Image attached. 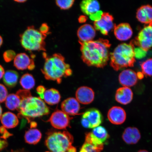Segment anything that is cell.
Instances as JSON below:
<instances>
[{
  "mask_svg": "<svg viewBox=\"0 0 152 152\" xmlns=\"http://www.w3.org/2000/svg\"><path fill=\"white\" fill-rule=\"evenodd\" d=\"M79 43L82 58L87 65L103 68L106 65L109 59V49L111 46L109 40L100 39Z\"/></svg>",
  "mask_w": 152,
  "mask_h": 152,
  "instance_id": "6da1fadb",
  "label": "cell"
},
{
  "mask_svg": "<svg viewBox=\"0 0 152 152\" xmlns=\"http://www.w3.org/2000/svg\"><path fill=\"white\" fill-rule=\"evenodd\" d=\"M43 56L45 61L41 71L48 80L56 81L60 84L63 78L72 75L70 66L66 63L65 59L61 54H55L48 56L43 53Z\"/></svg>",
  "mask_w": 152,
  "mask_h": 152,
  "instance_id": "7a4b0ae2",
  "label": "cell"
},
{
  "mask_svg": "<svg viewBox=\"0 0 152 152\" xmlns=\"http://www.w3.org/2000/svg\"><path fill=\"white\" fill-rule=\"evenodd\" d=\"M134 44L122 43L118 45L110 54V65L116 71L134 66L135 62Z\"/></svg>",
  "mask_w": 152,
  "mask_h": 152,
  "instance_id": "3957f363",
  "label": "cell"
},
{
  "mask_svg": "<svg viewBox=\"0 0 152 152\" xmlns=\"http://www.w3.org/2000/svg\"><path fill=\"white\" fill-rule=\"evenodd\" d=\"M18 111V117L25 118L28 122L32 119L49 113V109L45 102L40 98L32 96L22 100Z\"/></svg>",
  "mask_w": 152,
  "mask_h": 152,
  "instance_id": "277c9868",
  "label": "cell"
},
{
  "mask_svg": "<svg viewBox=\"0 0 152 152\" xmlns=\"http://www.w3.org/2000/svg\"><path fill=\"white\" fill-rule=\"evenodd\" d=\"M20 37L21 45L25 50L46 51L45 41L47 35L41 33L34 26H28Z\"/></svg>",
  "mask_w": 152,
  "mask_h": 152,
  "instance_id": "5b68a950",
  "label": "cell"
},
{
  "mask_svg": "<svg viewBox=\"0 0 152 152\" xmlns=\"http://www.w3.org/2000/svg\"><path fill=\"white\" fill-rule=\"evenodd\" d=\"M74 141L73 136L66 131L48 133L45 144L50 152H67Z\"/></svg>",
  "mask_w": 152,
  "mask_h": 152,
  "instance_id": "8992f818",
  "label": "cell"
},
{
  "mask_svg": "<svg viewBox=\"0 0 152 152\" xmlns=\"http://www.w3.org/2000/svg\"><path fill=\"white\" fill-rule=\"evenodd\" d=\"M109 137V134L105 128L99 126L93 129L91 132L86 134L85 142L92 144L98 152H100L103 149L104 144Z\"/></svg>",
  "mask_w": 152,
  "mask_h": 152,
  "instance_id": "52a82bcc",
  "label": "cell"
},
{
  "mask_svg": "<svg viewBox=\"0 0 152 152\" xmlns=\"http://www.w3.org/2000/svg\"><path fill=\"white\" fill-rule=\"evenodd\" d=\"M102 121V115L99 110L92 109L83 113L81 123L82 126L86 128L94 129L99 126Z\"/></svg>",
  "mask_w": 152,
  "mask_h": 152,
  "instance_id": "ba28073f",
  "label": "cell"
},
{
  "mask_svg": "<svg viewBox=\"0 0 152 152\" xmlns=\"http://www.w3.org/2000/svg\"><path fill=\"white\" fill-rule=\"evenodd\" d=\"M135 44L146 51L152 47V22L144 26L138 34Z\"/></svg>",
  "mask_w": 152,
  "mask_h": 152,
  "instance_id": "9c48e42d",
  "label": "cell"
},
{
  "mask_svg": "<svg viewBox=\"0 0 152 152\" xmlns=\"http://www.w3.org/2000/svg\"><path fill=\"white\" fill-rule=\"evenodd\" d=\"M72 118L62 111L57 110L52 114L48 121L54 128L62 130L70 126V121Z\"/></svg>",
  "mask_w": 152,
  "mask_h": 152,
  "instance_id": "30bf717a",
  "label": "cell"
},
{
  "mask_svg": "<svg viewBox=\"0 0 152 152\" xmlns=\"http://www.w3.org/2000/svg\"><path fill=\"white\" fill-rule=\"evenodd\" d=\"M113 16L107 12L103 13L101 18L94 23V27L96 30L100 31L104 35H108L109 32L115 26L113 23Z\"/></svg>",
  "mask_w": 152,
  "mask_h": 152,
  "instance_id": "8fae6325",
  "label": "cell"
},
{
  "mask_svg": "<svg viewBox=\"0 0 152 152\" xmlns=\"http://www.w3.org/2000/svg\"><path fill=\"white\" fill-rule=\"evenodd\" d=\"M76 99L79 103L87 104L93 102L94 98V92L90 87L82 86L79 87L76 91Z\"/></svg>",
  "mask_w": 152,
  "mask_h": 152,
  "instance_id": "7c38bea8",
  "label": "cell"
},
{
  "mask_svg": "<svg viewBox=\"0 0 152 152\" xmlns=\"http://www.w3.org/2000/svg\"><path fill=\"white\" fill-rule=\"evenodd\" d=\"M126 113L124 109L119 106H113L110 109L107 114L110 122L115 125H121L125 122Z\"/></svg>",
  "mask_w": 152,
  "mask_h": 152,
  "instance_id": "4fadbf2b",
  "label": "cell"
},
{
  "mask_svg": "<svg viewBox=\"0 0 152 152\" xmlns=\"http://www.w3.org/2000/svg\"><path fill=\"white\" fill-rule=\"evenodd\" d=\"M77 35L79 39V42H88L93 41L96 37V30L91 25L85 24L79 28Z\"/></svg>",
  "mask_w": 152,
  "mask_h": 152,
  "instance_id": "5bb4252c",
  "label": "cell"
},
{
  "mask_svg": "<svg viewBox=\"0 0 152 152\" xmlns=\"http://www.w3.org/2000/svg\"><path fill=\"white\" fill-rule=\"evenodd\" d=\"M62 111L69 115H79L80 106L76 99L69 98L64 100L61 104Z\"/></svg>",
  "mask_w": 152,
  "mask_h": 152,
  "instance_id": "9a60e30c",
  "label": "cell"
},
{
  "mask_svg": "<svg viewBox=\"0 0 152 152\" xmlns=\"http://www.w3.org/2000/svg\"><path fill=\"white\" fill-rule=\"evenodd\" d=\"M137 74L130 69L124 70L120 74L119 81L124 87H131L135 85L137 82Z\"/></svg>",
  "mask_w": 152,
  "mask_h": 152,
  "instance_id": "2e32d148",
  "label": "cell"
},
{
  "mask_svg": "<svg viewBox=\"0 0 152 152\" xmlns=\"http://www.w3.org/2000/svg\"><path fill=\"white\" fill-rule=\"evenodd\" d=\"M114 32L115 37L121 41L128 40L133 35L132 28L128 23H121L115 25Z\"/></svg>",
  "mask_w": 152,
  "mask_h": 152,
  "instance_id": "e0dca14e",
  "label": "cell"
},
{
  "mask_svg": "<svg viewBox=\"0 0 152 152\" xmlns=\"http://www.w3.org/2000/svg\"><path fill=\"white\" fill-rule=\"evenodd\" d=\"M133 97L132 91L129 87H121L116 92L115 100L121 104L125 105L130 103L132 100Z\"/></svg>",
  "mask_w": 152,
  "mask_h": 152,
  "instance_id": "ac0fdd59",
  "label": "cell"
},
{
  "mask_svg": "<svg viewBox=\"0 0 152 152\" xmlns=\"http://www.w3.org/2000/svg\"><path fill=\"white\" fill-rule=\"evenodd\" d=\"M140 138V131L135 127H128L125 129L122 134L124 141L129 144L137 143Z\"/></svg>",
  "mask_w": 152,
  "mask_h": 152,
  "instance_id": "d6986e66",
  "label": "cell"
},
{
  "mask_svg": "<svg viewBox=\"0 0 152 152\" xmlns=\"http://www.w3.org/2000/svg\"><path fill=\"white\" fill-rule=\"evenodd\" d=\"M136 18L142 23L147 24L152 22V7L149 5L142 6L138 8Z\"/></svg>",
  "mask_w": 152,
  "mask_h": 152,
  "instance_id": "ffe728a7",
  "label": "cell"
},
{
  "mask_svg": "<svg viewBox=\"0 0 152 152\" xmlns=\"http://www.w3.org/2000/svg\"><path fill=\"white\" fill-rule=\"evenodd\" d=\"M80 8L83 14L91 16L100 11L99 2L96 0H85L82 1Z\"/></svg>",
  "mask_w": 152,
  "mask_h": 152,
  "instance_id": "44dd1931",
  "label": "cell"
},
{
  "mask_svg": "<svg viewBox=\"0 0 152 152\" xmlns=\"http://www.w3.org/2000/svg\"><path fill=\"white\" fill-rule=\"evenodd\" d=\"M33 59H30L26 53H21L17 55L14 60V65L17 69L25 70L31 64Z\"/></svg>",
  "mask_w": 152,
  "mask_h": 152,
  "instance_id": "7402d4cb",
  "label": "cell"
},
{
  "mask_svg": "<svg viewBox=\"0 0 152 152\" xmlns=\"http://www.w3.org/2000/svg\"><path fill=\"white\" fill-rule=\"evenodd\" d=\"M1 120L3 126L7 129L14 128L19 123L18 117L15 114L10 112L3 114Z\"/></svg>",
  "mask_w": 152,
  "mask_h": 152,
  "instance_id": "603a6c76",
  "label": "cell"
},
{
  "mask_svg": "<svg viewBox=\"0 0 152 152\" xmlns=\"http://www.w3.org/2000/svg\"><path fill=\"white\" fill-rule=\"evenodd\" d=\"M61 98L60 93L58 90L54 88H51L45 91L43 99L47 104L53 105L58 103Z\"/></svg>",
  "mask_w": 152,
  "mask_h": 152,
  "instance_id": "cb8c5ba5",
  "label": "cell"
},
{
  "mask_svg": "<svg viewBox=\"0 0 152 152\" xmlns=\"http://www.w3.org/2000/svg\"><path fill=\"white\" fill-rule=\"evenodd\" d=\"M41 133L37 129H31L26 131L24 135V139L26 143L35 145L41 140Z\"/></svg>",
  "mask_w": 152,
  "mask_h": 152,
  "instance_id": "d4e9b609",
  "label": "cell"
},
{
  "mask_svg": "<svg viewBox=\"0 0 152 152\" xmlns=\"http://www.w3.org/2000/svg\"><path fill=\"white\" fill-rule=\"evenodd\" d=\"M22 100L17 94H11L7 96L5 100V106L8 109L12 111L19 109Z\"/></svg>",
  "mask_w": 152,
  "mask_h": 152,
  "instance_id": "484cf974",
  "label": "cell"
},
{
  "mask_svg": "<svg viewBox=\"0 0 152 152\" xmlns=\"http://www.w3.org/2000/svg\"><path fill=\"white\" fill-rule=\"evenodd\" d=\"M3 77L4 82L6 85L12 88L14 87L18 83L19 75L16 71L8 70L5 72Z\"/></svg>",
  "mask_w": 152,
  "mask_h": 152,
  "instance_id": "4316f807",
  "label": "cell"
},
{
  "mask_svg": "<svg viewBox=\"0 0 152 152\" xmlns=\"http://www.w3.org/2000/svg\"><path fill=\"white\" fill-rule=\"evenodd\" d=\"M20 83L25 90L29 91L35 86V81L33 75L29 73H26L21 78Z\"/></svg>",
  "mask_w": 152,
  "mask_h": 152,
  "instance_id": "83f0119b",
  "label": "cell"
},
{
  "mask_svg": "<svg viewBox=\"0 0 152 152\" xmlns=\"http://www.w3.org/2000/svg\"><path fill=\"white\" fill-rule=\"evenodd\" d=\"M142 73L149 77H152V58L148 59L141 64Z\"/></svg>",
  "mask_w": 152,
  "mask_h": 152,
  "instance_id": "f1b7e54d",
  "label": "cell"
},
{
  "mask_svg": "<svg viewBox=\"0 0 152 152\" xmlns=\"http://www.w3.org/2000/svg\"><path fill=\"white\" fill-rule=\"evenodd\" d=\"M75 1L73 0H58L56 1V3L61 9L67 10L71 8Z\"/></svg>",
  "mask_w": 152,
  "mask_h": 152,
  "instance_id": "f546056e",
  "label": "cell"
},
{
  "mask_svg": "<svg viewBox=\"0 0 152 152\" xmlns=\"http://www.w3.org/2000/svg\"><path fill=\"white\" fill-rule=\"evenodd\" d=\"M16 56V53L14 51L11 50L5 51L3 55L4 59L7 62H10L14 60Z\"/></svg>",
  "mask_w": 152,
  "mask_h": 152,
  "instance_id": "4dcf8cb0",
  "label": "cell"
},
{
  "mask_svg": "<svg viewBox=\"0 0 152 152\" xmlns=\"http://www.w3.org/2000/svg\"><path fill=\"white\" fill-rule=\"evenodd\" d=\"M8 96V92L4 85L0 83V103L4 102Z\"/></svg>",
  "mask_w": 152,
  "mask_h": 152,
  "instance_id": "1f68e13d",
  "label": "cell"
},
{
  "mask_svg": "<svg viewBox=\"0 0 152 152\" xmlns=\"http://www.w3.org/2000/svg\"><path fill=\"white\" fill-rule=\"evenodd\" d=\"M147 51L144 50L140 47L136 48H134L135 57L137 58H143L147 54Z\"/></svg>",
  "mask_w": 152,
  "mask_h": 152,
  "instance_id": "d6a6232c",
  "label": "cell"
},
{
  "mask_svg": "<svg viewBox=\"0 0 152 152\" xmlns=\"http://www.w3.org/2000/svg\"><path fill=\"white\" fill-rule=\"evenodd\" d=\"M16 94L20 97L21 100L31 96V93L29 91L26 90H19L17 92Z\"/></svg>",
  "mask_w": 152,
  "mask_h": 152,
  "instance_id": "836d02e7",
  "label": "cell"
},
{
  "mask_svg": "<svg viewBox=\"0 0 152 152\" xmlns=\"http://www.w3.org/2000/svg\"><path fill=\"white\" fill-rule=\"evenodd\" d=\"M103 12L102 11H99L95 14L90 16V18L91 20H94L95 22L99 20L102 18Z\"/></svg>",
  "mask_w": 152,
  "mask_h": 152,
  "instance_id": "e575fe53",
  "label": "cell"
},
{
  "mask_svg": "<svg viewBox=\"0 0 152 152\" xmlns=\"http://www.w3.org/2000/svg\"><path fill=\"white\" fill-rule=\"evenodd\" d=\"M45 91L46 90L45 87L42 86H39L37 88V93L39 95V98L42 99H43Z\"/></svg>",
  "mask_w": 152,
  "mask_h": 152,
  "instance_id": "d590c367",
  "label": "cell"
},
{
  "mask_svg": "<svg viewBox=\"0 0 152 152\" xmlns=\"http://www.w3.org/2000/svg\"><path fill=\"white\" fill-rule=\"evenodd\" d=\"M49 30V27L46 23H43L39 28V31L42 33L47 35Z\"/></svg>",
  "mask_w": 152,
  "mask_h": 152,
  "instance_id": "8d00e7d4",
  "label": "cell"
},
{
  "mask_svg": "<svg viewBox=\"0 0 152 152\" xmlns=\"http://www.w3.org/2000/svg\"><path fill=\"white\" fill-rule=\"evenodd\" d=\"M8 145V143L7 140L3 139L0 137V151L5 149Z\"/></svg>",
  "mask_w": 152,
  "mask_h": 152,
  "instance_id": "74e56055",
  "label": "cell"
},
{
  "mask_svg": "<svg viewBox=\"0 0 152 152\" xmlns=\"http://www.w3.org/2000/svg\"><path fill=\"white\" fill-rule=\"evenodd\" d=\"M87 18L85 16H81L79 18V21L80 23H83L86 21Z\"/></svg>",
  "mask_w": 152,
  "mask_h": 152,
  "instance_id": "f35d334b",
  "label": "cell"
},
{
  "mask_svg": "<svg viewBox=\"0 0 152 152\" xmlns=\"http://www.w3.org/2000/svg\"><path fill=\"white\" fill-rule=\"evenodd\" d=\"M5 73L4 68L2 66L0 65V80L3 77Z\"/></svg>",
  "mask_w": 152,
  "mask_h": 152,
  "instance_id": "ab89813d",
  "label": "cell"
},
{
  "mask_svg": "<svg viewBox=\"0 0 152 152\" xmlns=\"http://www.w3.org/2000/svg\"><path fill=\"white\" fill-rule=\"evenodd\" d=\"M35 63H34V60H33L32 61L31 64L28 66V69L30 70V71H32V70H33L35 68Z\"/></svg>",
  "mask_w": 152,
  "mask_h": 152,
  "instance_id": "60d3db41",
  "label": "cell"
},
{
  "mask_svg": "<svg viewBox=\"0 0 152 152\" xmlns=\"http://www.w3.org/2000/svg\"><path fill=\"white\" fill-rule=\"evenodd\" d=\"M6 129L3 126L0 127V134L2 135L7 131Z\"/></svg>",
  "mask_w": 152,
  "mask_h": 152,
  "instance_id": "b9f144b4",
  "label": "cell"
},
{
  "mask_svg": "<svg viewBox=\"0 0 152 152\" xmlns=\"http://www.w3.org/2000/svg\"><path fill=\"white\" fill-rule=\"evenodd\" d=\"M37 124L35 121H32L30 123V126L31 129H34L37 127Z\"/></svg>",
  "mask_w": 152,
  "mask_h": 152,
  "instance_id": "7bdbcfd3",
  "label": "cell"
},
{
  "mask_svg": "<svg viewBox=\"0 0 152 152\" xmlns=\"http://www.w3.org/2000/svg\"><path fill=\"white\" fill-rule=\"evenodd\" d=\"M67 152H77L76 148L72 146V147L68 149Z\"/></svg>",
  "mask_w": 152,
  "mask_h": 152,
  "instance_id": "ee69618b",
  "label": "cell"
},
{
  "mask_svg": "<svg viewBox=\"0 0 152 152\" xmlns=\"http://www.w3.org/2000/svg\"><path fill=\"white\" fill-rule=\"evenodd\" d=\"M9 152H27L24 149H17L16 150H11V151Z\"/></svg>",
  "mask_w": 152,
  "mask_h": 152,
  "instance_id": "f6af8a7d",
  "label": "cell"
},
{
  "mask_svg": "<svg viewBox=\"0 0 152 152\" xmlns=\"http://www.w3.org/2000/svg\"><path fill=\"white\" fill-rule=\"evenodd\" d=\"M15 1L18 3H23L25 2L26 1H26L25 0H16V1Z\"/></svg>",
  "mask_w": 152,
  "mask_h": 152,
  "instance_id": "bcb514c9",
  "label": "cell"
},
{
  "mask_svg": "<svg viewBox=\"0 0 152 152\" xmlns=\"http://www.w3.org/2000/svg\"><path fill=\"white\" fill-rule=\"evenodd\" d=\"M90 152H98L97 151V150L96 149V148H95L94 147H93L92 149H91V151Z\"/></svg>",
  "mask_w": 152,
  "mask_h": 152,
  "instance_id": "7dc6e473",
  "label": "cell"
},
{
  "mask_svg": "<svg viewBox=\"0 0 152 152\" xmlns=\"http://www.w3.org/2000/svg\"><path fill=\"white\" fill-rule=\"evenodd\" d=\"M3 43V39L2 37L1 36H0V47H1V45H2Z\"/></svg>",
  "mask_w": 152,
  "mask_h": 152,
  "instance_id": "c3c4849f",
  "label": "cell"
},
{
  "mask_svg": "<svg viewBox=\"0 0 152 152\" xmlns=\"http://www.w3.org/2000/svg\"><path fill=\"white\" fill-rule=\"evenodd\" d=\"M2 109L1 105H0V119L1 118V117L2 116Z\"/></svg>",
  "mask_w": 152,
  "mask_h": 152,
  "instance_id": "681fc988",
  "label": "cell"
},
{
  "mask_svg": "<svg viewBox=\"0 0 152 152\" xmlns=\"http://www.w3.org/2000/svg\"><path fill=\"white\" fill-rule=\"evenodd\" d=\"M138 152H148V151H145V150H140Z\"/></svg>",
  "mask_w": 152,
  "mask_h": 152,
  "instance_id": "f907efd6",
  "label": "cell"
},
{
  "mask_svg": "<svg viewBox=\"0 0 152 152\" xmlns=\"http://www.w3.org/2000/svg\"><path fill=\"white\" fill-rule=\"evenodd\" d=\"M50 152L47 151V152Z\"/></svg>",
  "mask_w": 152,
  "mask_h": 152,
  "instance_id": "816d5d0a",
  "label": "cell"
}]
</instances>
